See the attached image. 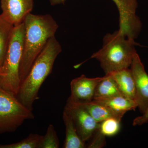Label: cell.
Segmentation results:
<instances>
[{"label":"cell","instance_id":"cell-1","mask_svg":"<svg viewBox=\"0 0 148 148\" xmlns=\"http://www.w3.org/2000/svg\"><path fill=\"white\" fill-rule=\"evenodd\" d=\"M24 23V49L19 69L21 84L48 41L55 36L58 28L57 22L49 14H29Z\"/></svg>","mask_w":148,"mask_h":148},{"label":"cell","instance_id":"cell-2","mask_svg":"<svg viewBox=\"0 0 148 148\" xmlns=\"http://www.w3.org/2000/svg\"><path fill=\"white\" fill-rule=\"evenodd\" d=\"M62 51L55 36L49 40L38 56L28 75L21 83L16 97L27 108L33 111L34 102L39 99L40 88L52 71L56 59Z\"/></svg>","mask_w":148,"mask_h":148},{"label":"cell","instance_id":"cell-3","mask_svg":"<svg viewBox=\"0 0 148 148\" xmlns=\"http://www.w3.org/2000/svg\"><path fill=\"white\" fill-rule=\"evenodd\" d=\"M136 45L135 40L127 39L118 30L106 34L102 47L93 53L90 58L99 61L106 74L128 69L137 52Z\"/></svg>","mask_w":148,"mask_h":148},{"label":"cell","instance_id":"cell-4","mask_svg":"<svg viewBox=\"0 0 148 148\" xmlns=\"http://www.w3.org/2000/svg\"><path fill=\"white\" fill-rule=\"evenodd\" d=\"M24 23L14 27L4 60L0 66V87L16 96L21 86L19 69L24 49Z\"/></svg>","mask_w":148,"mask_h":148},{"label":"cell","instance_id":"cell-5","mask_svg":"<svg viewBox=\"0 0 148 148\" xmlns=\"http://www.w3.org/2000/svg\"><path fill=\"white\" fill-rule=\"evenodd\" d=\"M34 118L15 95L0 87V134L13 132L28 119Z\"/></svg>","mask_w":148,"mask_h":148},{"label":"cell","instance_id":"cell-6","mask_svg":"<svg viewBox=\"0 0 148 148\" xmlns=\"http://www.w3.org/2000/svg\"><path fill=\"white\" fill-rule=\"evenodd\" d=\"M119 14V31L129 39L135 40L142 30V24L136 14L138 0H112Z\"/></svg>","mask_w":148,"mask_h":148},{"label":"cell","instance_id":"cell-7","mask_svg":"<svg viewBox=\"0 0 148 148\" xmlns=\"http://www.w3.org/2000/svg\"><path fill=\"white\" fill-rule=\"evenodd\" d=\"M64 110L71 116L79 136L84 143L92 138L99 129L100 123L80 105L67 101Z\"/></svg>","mask_w":148,"mask_h":148},{"label":"cell","instance_id":"cell-8","mask_svg":"<svg viewBox=\"0 0 148 148\" xmlns=\"http://www.w3.org/2000/svg\"><path fill=\"white\" fill-rule=\"evenodd\" d=\"M130 68L135 83L136 103L143 114L148 108V74L137 52L133 56Z\"/></svg>","mask_w":148,"mask_h":148},{"label":"cell","instance_id":"cell-9","mask_svg":"<svg viewBox=\"0 0 148 148\" xmlns=\"http://www.w3.org/2000/svg\"><path fill=\"white\" fill-rule=\"evenodd\" d=\"M103 78V77L90 78L82 75L72 80L71 95L68 101L78 105L91 102L93 99L95 88Z\"/></svg>","mask_w":148,"mask_h":148},{"label":"cell","instance_id":"cell-10","mask_svg":"<svg viewBox=\"0 0 148 148\" xmlns=\"http://www.w3.org/2000/svg\"><path fill=\"white\" fill-rule=\"evenodd\" d=\"M2 16L14 27L24 22L34 8V0H1Z\"/></svg>","mask_w":148,"mask_h":148},{"label":"cell","instance_id":"cell-11","mask_svg":"<svg viewBox=\"0 0 148 148\" xmlns=\"http://www.w3.org/2000/svg\"><path fill=\"white\" fill-rule=\"evenodd\" d=\"M108 74L110 75L115 82L122 96L136 102L135 83L130 69H124Z\"/></svg>","mask_w":148,"mask_h":148},{"label":"cell","instance_id":"cell-12","mask_svg":"<svg viewBox=\"0 0 148 148\" xmlns=\"http://www.w3.org/2000/svg\"><path fill=\"white\" fill-rule=\"evenodd\" d=\"M78 105V104H77ZM93 119L98 123L114 118L121 121L124 115L119 113L112 110L107 106L92 101L90 103L80 104Z\"/></svg>","mask_w":148,"mask_h":148},{"label":"cell","instance_id":"cell-13","mask_svg":"<svg viewBox=\"0 0 148 148\" xmlns=\"http://www.w3.org/2000/svg\"><path fill=\"white\" fill-rule=\"evenodd\" d=\"M63 119L66 128V137L64 148H84L86 147L85 143L79 136L71 116L64 110Z\"/></svg>","mask_w":148,"mask_h":148},{"label":"cell","instance_id":"cell-14","mask_svg":"<svg viewBox=\"0 0 148 148\" xmlns=\"http://www.w3.org/2000/svg\"><path fill=\"white\" fill-rule=\"evenodd\" d=\"M92 101L107 106L114 112L123 115L127 111L135 110L138 108L136 102L127 99L122 95Z\"/></svg>","mask_w":148,"mask_h":148},{"label":"cell","instance_id":"cell-15","mask_svg":"<svg viewBox=\"0 0 148 148\" xmlns=\"http://www.w3.org/2000/svg\"><path fill=\"white\" fill-rule=\"evenodd\" d=\"M122 95L113 78L109 74H106L95 88L93 100L106 99Z\"/></svg>","mask_w":148,"mask_h":148},{"label":"cell","instance_id":"cell-16","mask_svg":"<svg viewBox=\"0 0 148 148\" xmlns=\"http://www.w3.org/2000/svg\"><path fill=\"white\" fill-rule=\"evenodd\" d=\"M14 27L0 14V66L4 60Z\"/></svg>","mask_w":148,"mask_h":148},{"label":"cell","instance_id":"cell-17","mask_svg":"<svg viewBox=\"0 0 148 148\" xmlns=\"http://www.w3.org/2000/svg\"><path fill=\"white\" fill-rule=\"evenodd\" d=\"M42 137L38 134L32 133L20 142L8 145L0 144V148H38Z\"/></svg>","mask_w":148,"mask_h":148},{"label":"cell","instance_id":"cell-18","mask_svg":"<svg viewBox=\"0 0 148 148\" xmlns=\"http://www.w3.org/2000/svg\"><path fill=\"white\" fill-rule=\"evenodd\" d=\"M59 141L54 126L50 124L45 136H43L38 148H58Z\"/></svg>","mask_w":148,"mask_h":148},{"label":"cell","instance_id":"cell-19","mask_svg":"<svg viewBox=\"0 0 148 148\" xmlns=\"http://www.w3.org/2000/svg\"><path fill=\"white\" fill-rule=\"evenodd\" d=\"M121 121L114 118L105 120L100 123L99 130L104 136H114L119 131Z\"/></svg>","mask_w":148,"mask_h":148},{"label":"cell","instance_id":"cell-20","mask_svg":"<svg viewBox=\"0 0 148 148\" xmlns=\"http://www.w3.org/2000/svg\"><path fill=\"white\" fill-rule=\"evenodd\" d=\"M93 135L92 142L87 146L88 148H102L106 145V136L101 133L99 129Z\"/></svg>","mask_w":148,"mask_h":148},{"label":"cell","instance_id":"cell-21","mask_svg":"<svg viewBox=\"0 0 148 148\" xmlns=\"http://www.w3.org/2000/svg\"><path fill=\"white\" fill-rule=\"evenodd\" d=\"M148 122V108L145 112L140 116L137 117L133 120V126L141 125Z\"/></svg>","mask_w":148,"mask_h":148},{"label":"cell","instance_id":"cell-22","mask_svg":"<svg viewBox=\"0 0 148 148\" xmlns=\"http://www.w3.org/2000/svg\"><path fill=\"white\" fill-rule=\"evenodd\" d=\"M66 0H50L51 4L52 5L64 4Z\"/></svg>","mask_w":148,"mask_h":148}]
</instances>
